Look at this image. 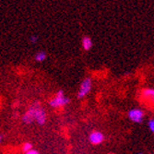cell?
Returning <instances> with one entry per match:
<instances>
[{
	"label": "cell",
	"mask_w": 154,
	"mask_h": 154,
	"mask_svg": "<svg viewBox=\"0 0 154 154\" xmlns=\"http://www.w3.org/2000/svg\"><path fill=\"white\" fill-rule=\"evenodd\" d=\"M33 111H34V119L35 122L39 125H44L46 123L47 120V114L46 111L43 108L39 102H35L32 104Z\"/></svg>",
	"instance_id": "obj_2"
},
{
	"label": "cell",
	"mask_w": 154,
	"mask_h": 154,
	"mask_svg": "<svg viewBox=\"0 0 154 154\" xmlns=\"http://www.w3.org/2000/svg\"><path fill=\"white\" fill-rule=\"evenodd\" d=\"M39 41V37L37 36V35H32L31 37H30V42L32 44H36L37 42Z\"/></svg>",
	"instance_id": "obj_11"
},
{
	"label": "cell",
	"mask_w": 154,
	"mask_h": 154,
	"mask_svg": "<svg viewBox=\"0 0 154 154\" xmlns=\"http://www.w3.org/2000/svg\"><path fill=\"white\" fill-rule=\"evenodd\" d=\"M25 154H40V153H39V151H37L36 149H31L30 151H28V152L25 153Z\"/></svg>",
	"instance_id": "obj_13"
},
{
	"label": "cell",
	"mask_w": 154,
	"mask_h": 154,
	"mask_svg": "<svg viewBox=\"0 0 154 154\" xmlns=\"http://www.w3.org/2000/svg\"><path fill=\"white\" fill-rule=\"evenodd\" d=\"M138 154H142V153H138Z\"/></svg>",
	"instance_id": "obj_15"
},
{
	"label": "cell",
	"mask_w": 154,
	"mask_h": 154,
	"mask_svg": "<svg viewBox=\"0 0 154 154\" xmlns=\"http://www.w3.org/2000/svg\"><path fill=\"white\" fill-rule=\"evenodd\" d=\"M22 122L25 125H32L33 122H35V119H34V111H33V108H32V105L24 113V115L22 116Z\"/></svg>",
	"instance_id": "obj_6"
},
{
	"label": "cell",
	"mask_w": 154,
	"mask_h": 154,
	"mask_svg": "<svg viewBox=\"0 0 154 154\" xmlns=\"http://www.w3.org/2000/svg\"><path fill=\"white\" fill-rule=\"evenodd\" d=\"M32 149H33V146H32V144L30 143V142H25V143L22 145V151H23L24 153H27L28 151H30V150Z\"/></svg>",
	"instance_id": "obj_10"
},
{
	"label": "cell",
	"mask_w": 154,
	"mask_h": 154,
	"mask_svg": "<svg viewBox=\"0 0 154 154\" xmlns=\"http://www.w3.org/2000/svg\"><path fill=\"white\" fill-rule=\"evenodd\" d=\"M128 117L131 121H133L134 123H141L143 121L144 118V112L141 109L138 108H134L131 109L128 112Z\"/></svg>",
	"instance_id": "obj_4"
},
{
	"label": "cell",
	"mask_w": 154,
	"mask_h": 154,
	"mask_svg": "<svg viewBox=\"0 0 154 154\" xmlns=\"http://www.w3.org/2000/svg\"><path fill=\"white\" fill-rule=\"evenodd\" d=\"M149 129L154 133V119H150L149 121Z\"/></svg>",
	"instance_id": "obj_12"
},
{
	"label": "cell",
	"mask_w": 154,
	"mask_h": 154,
	"mask_svg": "<svg viewBox=\"0 0 154 154\" xmlns=\"http://www.w3.org/2000/svg\"><path fill=\"white\" fill-rule=\"evenodd\" d=\"M4 140V136L2 134H0V144H1Z\"/></svg>",
	"instance_id": "obj_14"
},
{
	"label": "cell",
	"mask_w": 154,
	"mask_h": 154,
	"mask_svg": "<svg viewBox=\"0 0 154 154\" xmlns=\"http://www.w3.org/2000/svg\"><path fill=\"white\" fill-rule=\"evenodd\" d=\"M90 142L93 145H99L104 140V136L100 131H93L90 134L89 137Z\"/></svg>",
	"instance_id": "obj_5"
},
{
	"label": "cell",
	"mask_w": 154,
	"mask_h": 154,
	"mask_svg": "<svg viewBox=\"0 0 154 154\" xmlns=\"http://www.w3.org/2000/svg\"><path fill=\"white\" fill-rule=\"evenodd\" d=\"M142 97L149 103H154V89H145L142 91Z\"/></svg>",
	"instance_id": "obj_7"
},
{
	"label": "cell",
	"mask_w": 154,
	"mask_h": 154,
	"mask_svg": "<svg viewBox=\"0 0 154 154\" xmlns=\"http://www.w3.org/2000/svg\"><path fill=\"white\" fill-rule=\"evenodd\" d=\"M91 88H92V81H91V78H86L84 79L81 84H80V87H79V90L78 91V98L79 99H82L85 96H87L91 91Z\"/></svg>",
	"instance_id": "obj_3"
},
{
	"label": "cell",
	"mask_w": 154,
	"mask_h": 154,
	"mask_svg": "<svg viewBox=\"0 0 154 154\" xmlns=\"http://www.w3.org/2000/svg\"><path fill=\"white\" fill-rule=\"evenodd\" d=\"M70 103V99L68 97L65 96V93L62 90L58 91L54 97L49 101V105L52 108H61L67 105Z\"/></svg>",
	"instance_id": "obj_1"
},
{
	"label": "cell",
	"mask_w": 154,
	"mask_h": 154,
	"mask_svg": "<svg viewBox=\"0 0 154 154\" xmlns=\"http://www.w3.org/2000/svg\"><path fill=\"white\" fill-rule=\"evenodd\" d=\"M81 43H82V47H83V49L85 50V51H89L92 47V41L88 36L83 37Z\"/></svg>",
	"instance_id": "obj_8"
},
{
	"label": "cell",
	"mask_w": 154,
	"mask_h": 154,
	"mask_svg": "<svg viewBox=\"0 0 154 154\" xmlns=\"http://www.w3.org/2000/svg\"><path fill=\"white\" fill-rule=\"evenodd\" d=\"M46 58H47V54L45 51H40V52H38L35 54V57H34L35 61H37L39 63H42V62L45 61Z\"/></svg>",
	"instance_id": "obj_9"
}]
</instances>
